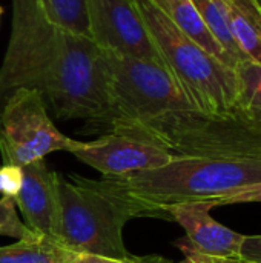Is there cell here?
Here are the masks:
<instances>
[{
	"label": "cell",
	"mask_w": 261,
	"mask_h": 263,
	"mask_svg": "<svg viewBox=\"0 0 261 263\" xmlns=\"http://www.w3.org/2000/svg\"><path fill=\"white\" fill-rule=\"evenodd\" d=\"M192 2L197 6V11L200 12L202 18H203L205 25L208 26V29L211 31V34L215 37V40L222 45V48L231 57L234 68L238 62L246 60L245 55L237 48L234 37L231 34L225 0H192Z\"/></svg>",
	"instance_id": "5bb4252c"
},
{
	"label": "cell",
	"mask_w": 261,
	"mask_h": 263,
	"mask_svg": "<svg viewBox=\"0 0 261 263\" xmlns=\"http://www.w3.org/2000/svg\"><path fill=\"white\" fill-rule=\"evenodd\" d=\"M231 34L245 59L261 65V5L258 0H225Z\"/></svg>",
	"instance_id": "7c38bea8"
},
{
	"label": "cell",
	"mask_w": 261,
	"mask_h": 263,
	"mask_svg": "<svg viewBox=\"0 0 261 263\" xmlns=\"http://www.w3.org/2000/svg\"><path fill=\"white\" fill-rule=\"evenodd\" d=\"M185 35L200 45L211 55L234 68L228 52L211 34L192 0H151Z\"/></svg>",
	"instance_id": "8fae6325"
},
{
	"label": "cell",
	"mask_w": 261,
	"mask_h": 263,
	"mask_svg": "<svg viewBox=\"0 0 261 263\" xmlns=\"http://www.w3.org/2000/svg\"><path fill=\"white\" fill-rule=\"evenodd\" d=\"M75 256L54 239L40 234L0 247V263H72Z\"/></svg>",
	"instance_id": "4fadbf2b"
},
{
	"label": "cell",
	"mask_w": 261,
	"mask_h": 263,
	"mask_svg": "<svg viewBox=\"0 0 261 263\" xmlns=\"http://www.w3.org/2000/svg\"><path fill=\"white\" fill-rule=\"evenodd\" d=\"M91 39L105 51L165 65L135 0H86Z\"/></svg>",
	"instance_id": "52a82bcc"
},
{
	"label": "cell",
	"mask_w": 261,
	"mask_h": 263,
	"mask_svg": "<svg viewBox=\"0 0 261 263\" xmlns=\"http://www.w3.org/2000/svg\"><path fill=\"white\" fill-rule=\"evenodd\" d=\"M240 262L261 263V236H245L240 250Z\"/></svg>",
	"instance_id": "44dd1931"
},
{
	"label": "cell",
	"mask_w": 261,
	"mask_h": 263,
	"mask_svg": "<svg viewBox=\"0 0 261 263\" xmlns=\"http://www.w3.org/2000/svg\"><path fill=\"white\" fill-rule=\"evenodd\" d=\"M178 247L183 251L185 257L189 259L191 262L194 263H240L238 260H225V259H215V257H209V256L200 254L198 251H195L194 248H191L186 242L178 243Z\"/></svg>",
	"instance_id": "7402d4cb"
},
{
	"label": "cell",
	"mask_w": 261,
	"mask_h": 263,
	"mask_svg": "<svg viewBox=\"0 0 261 263\" xmlns=\"http://www.w3.org/2000/svg\"><path fill=\"white\" fill-rule=\"evenodd\" d=\"M60 133L48 114V106L34 89L14 91L0 108V156L3 165L25 166L49 153H74L82 146Z\"/></svg>",
	"instance_id": "5b68a950"
},
{
	"label": "cell",
	"mask_w": 261,
	"mask_h": 263,
	"mask_svg": "<svg viewBox=\"0 0 261 263\" xmlns=\"http://www.w3.org/2000/svg\"><path fill=\"white\" fill-rule=\"evenodd\" d=\"M240 203H261V182L235 190L229 194H225L214 200L212 206H226V205H240Z\"/></svg>",
	"instance_id": "ac0fdd59"
},
{
	"label": "cell",
	"mask_w": 261,
	"mask_h": 263,
	"mask_svg": "<svg viewBox=\"0 0 261 263\" xmlns=\"http://www.w3.org/2000/svg\"><path fill=\"white\" fill-rule=\"evenodd\" d=\"M166 68L192 106L208 117H225L237 105V79L220 62L185 35L151 0H135Z\"/></svg>",
	"instance_id": "3957f363"
},
{
	"label": "cell",
	"mask_w": 261,
	"mask_h": 263,
	"mask_svg": "<svg viewBox=\"0 0 261 263\" xmlns=\"http://www.w3.org/2000/svg\"><path fill=\"white\" fill-rule=\"evenodd\" d=\"M211 210L209 202H189L169 206L165 216L186 231V243L200 254L240 262L245 236L217 222L209 214Z\"/></svg>",
	"instance_id": "9c48e42d"
},
{
	"label": "cell",
	"mask_w": 261,
	"mask_h": 263,
	"mask_svg": "<svg viewBox=\"0 0 261 263\" xmlns=\"http://www.w3.org/2000/svg\"><path fill=\"white\" fill-rule=\"evenodd\" d=\"M180 263H194V262H191V260H189V259H185V260H183V262H180Z\"/></svg>",
	"instance_id": "603a6c76"
},
{
	"label": "cell",
	"mask_w": 261,
	"mask_h": 263,
	"mask_svg": "<svg viewBox=\"0 0 261 263\" xmlns=\"http://www.w3.org/2000/svg\"><path fill=\"white\" fill-rule=\"evenodd\" d=\"M240 263H245V262H240Z\"/></svg>",
	"instance_id": "484cf974"
},
{
	"label": "cell",
	"mask_w": 261,
	"mask_h": 263,
	"mask_svg": "<svg viewBox=\"0 0 261 263\" xmlns=\"http://www.w3.org/2000/svg\"><path fill=\"white\" fill-rule=\"evenodd\" d=\"M26 227L40 236L55 237L58 217V174L43 159L22 166V186L14 197Z\"/></svg>",
	"instance_id": "30bf717a"
},
{
	"label": "cell",
	"mask_w": 261,
	"mask_h": 263,
	"mask_svg": "<svg viewBox=\"0 0 261 263\" xmlns=\"http://www.w3.org/2000/svg\"><path fill=\"white\" fill-rule=\"evenodd\" d=\"M72 263H169L168 260L157 257V256H149V257H137L132 256L129 259H111V257H100V256H92V254H77Z\"/></svg>",
	"instance_id": "ffe728a7"
},
{
	"label": "cell",
	"mask_w": 261,
	"mask_h": 263,
	"mask_svg": "<svg viewBox=\"0 0 261 263\" xmlns=\"http://www.w3.org/2000/svg\"><path fill=\"white\" fill-rule=\"evenodd\" d=\"M105 177H122L168 165L175 154L140 139L109 133L97 140L83 142L72 153Z\"/></svg>",
	"instance_id": "ba28073f"
},
{
	"label": "cell",
	"mask_w": 261,
	"mask_h": 263,
	"mask_svg": "<svg viewBox=\"0 0 261 263\" xmlns=\"http://www.w3.org/2000/svg\"><path fill=\"white\" fill-rule=\"evenodd\" d=\"M46 15L57 25L91 39L86 0H38Z\"/></svg>",
	"instance_id": "2e32d148"
},
{
	"label": "cell",
	"mask_w": 261,
	"mask_h": 263,
	"mask_svg": "<svg viewBox=\"0 0 261 263\" xmlns=\"http://www.w3.org/2000/svg\"><path fill=\"white\" fill-rule=\"evenodd\" d=\"M175 156H225L261 159V114L232 111L225 117L189 114L169 139Z\"/></svg>",
	"instance_id": "8992f818"
},
{
	"label": "cell",
	"mask_w": 261,
	"mask_h": 263,
	"mask_svg": "<svg viewBox=\"0 0 261 263\" xmlns=\"http://www.w3.org/2000/svg\"><path fill=\"white\" fill-rule=\"evenodd\" d=\"M237 105L234 111L245 114H261V65L242 60L235 65Z\"/></svg>",
	"instance_id": "9a60e30c"
},
{
	"label": "cell",
	"mask_w": 261,
	"mask_h": 263,
	"mask_svg": "<svg viewBox=\"0 0 261 263\" xmlns=\"http://www.w3.org/2000/svg\"><path fill=\"white\" fill-rule=\"evenodd\" d=\"M34 233L23 223L15 211V202L11 197L0 199V236L14 237L17 240L28 239Z\"/></svg>",
	"instance_id": "e0dca14e"
},
{
	"label": "cell",
	"mask_w": 261,
	"mask_h": 263,
	"mask_svg": "<svg viewBox=\"0 0 261 263\" xmlns=\"http://www.w3.org/2000/svg\"><path fill=\"white\" fill-rule=\"evenodd\" d=\"M258 3H260V5H261V0H258Z\"/></svg>",
	"instance_id": "d4e9b609"
},
{
	"label": "cell",
	"mask_w": 261,
	"mask_h": 263,
	"mask_svg": "<svg viewBox=\"0 0 261 263\" xmlns=\"http://www.w3.org/2000/svg\"><path fill=\"white\" fill-rule=\"evenodd\" d=\"M40 92L58 119L108 120L105 51L52 22L38 0H12V29L0 66V108L17 89Z\"/></svg>",
	"instance_id": "6da1fadb"
},
{
	"label": "cell",
	"mask_w": 261,
	"mask_h": 263,
	"mask_svg": "<svg viewBox=\"0 0 261 263\" xmlns=\"http://www.w3.org/2000/svg\"><path fill=\"white\" fill-rule=\"evenodd\" d=\"M129 219L163 217L169 206L209 202L261 182V159L225 156H175L168 165L122 177H105ZM214 208V206H212Z\"/></svg>",
	"instance_id": "7a4b0ae2"
},
{
	"label": "cell",
	"mask_w": 261,
	"mask_h": 263,
	"mask_svg": "<svg viewBox=\"0 0 261 263\" xmlns=\"http://www.w3.org/2000/svg\"><path fill=\"white\" fill-rule=\"evenodd\" d=\"M129 216L100 180L58 176V217L54 240L74 254L129 259L123 228Z\"/></svg>",
	"instance_id": "277c9868"
},
{
	"label": "cell",
	"mask_w": 261,
	"mask_h": 263,
	"mask_svg": "<svg viewBox=\"0 0 261 263\" xmlns=\"http://www.w3.org/2000/svg\"><path fill=\"white\" fill-rule=\"evenodd\" d=\"M22 186V168L12 165L0 166V193L5 197L14 199Z\"/></svg>",
	"instance_id": "d6986e66"
},
{
	"label": "cell",
	"mask_w": 261,
	"mask_h": 263,
	"mask_svg": "<svg viewBox=\"0 0 261 263\" xmlns=\"http://www.w3.org/2000/svg\"><path fill=\"white\" fill-rule=\"evenodd\" d=\"M2 12H3V9H2V6H0V15H2Z\"/></svg>",
	"instance_id": "cb8c5ba5"
}]
</instances>
